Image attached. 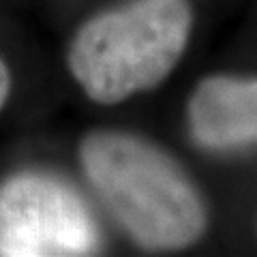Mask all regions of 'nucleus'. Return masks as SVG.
I'll return each instance as SVG.
<instances>
[{
    "label": "nucleus",
    "instance_id": "nucleus-5",
    "mask_svg": "<svg viewBox=\"0 0 257 257\" xmlns=\"http://www.w3.org/2000/svg\"><path fill=\"white\" fill-rule=\"evenodd\" d=\"M13 90V75H11V69L9 64L5 62V58L0 56V111L7 107L9 103V96Z\"/></svg>",
    "mask_w": 257,
    "mask_h": 257
},
{
    "label": "nucleus",
    "instance_id": "nucleus-2",
    "mask_svg": "<svg viewBox=\"0 0 257 257\" xmlns=\"http://www.w3.org/2000/svg\"><path fill=\"white\" fill-rule=\"evenodd\" d=\"M193 24L191 0H126L79 24L67 47V69L92 103L118 105L174 73Z\"/></svg>",
    "mask_w": 257,
    "mask_h": 257
},
{
    "label": "nucleus",
    "instance_id": "nucleus-1",
    "mask_svg": "<svg viewBox=\"0 0 257 257\" xmlns=\"http://www.w3.org/2000/svg\"><path fill=\"white\" fill-rule=\"evenodd\" d=\"M79 167L101 206L138 246L182 251L208 231V204L163 146L120 128H94L77 148Z\"/></svg>",
    "mask_w": 257,
    "mask_h": 257
},
{
    "label": "nucleus",
    "instance_id": "nucleus-4",
    "mask_svg": "<svg viewBox=\"0 0 257 257\" xmlns=\"http://www.w3.org/2000/svg\"><path fill=\"white\" fill-rule=\"evenodd\" d=\"M191 140L208 152L257 146V77L206 75L187 101Z\"/></svg>",
    "mask_w": 257,
    "mask_h": 257
},
{
    "label": "nucleus",
    "instance_id": "nucleus-3",
    "mask_svg": "<svg viewBox=\"0 0 257 257\" xmlns=\"http://www.w3.org/2000/svg\"><path fill=\"white\" fill-rule=\"evenodd\" d=\"M101 244L90 204L60 174L24 167L0 180V257H84Z\"/></svg>",
    "mask_w": 257,
    "mask_h": 257
}]
</instances>
